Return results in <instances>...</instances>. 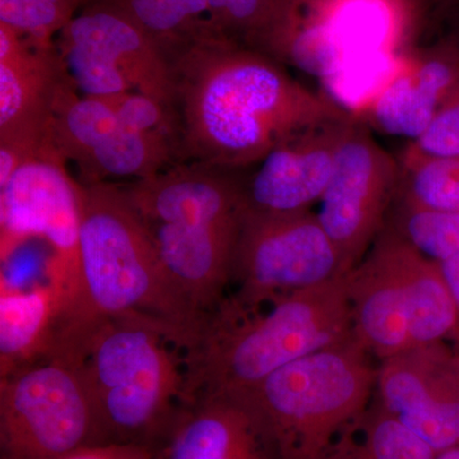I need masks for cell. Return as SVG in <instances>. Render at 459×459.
I'll return each mask as SVG.
<instances>
[{
    "mask_svg": "<svg viewBox=\"0 0 459 459\" xmlns=\"http://www.w3.org/2000/svg\"><path fill=\"white\" fill-rule=\"evenodd\" d=\"M241 220L162 225L143 221L169 277L186 300L204 316H211L216 312L231 283Z\"/></svg>",
    "mask_w": 459,
    "mask_h": 459,
    "instance_id": "obj_18",
    "label": "cell"
},
{
    "mask_svg": "<svg viewBox=\"0 0 459 459\" xmlns=\"http://www.w3.org/2000/svg\"><path fill=\"white\" fill-rule=\"evenodd\" d=\"M153 449L140 444L101 443L83 446L62 459H152Z\"/></svg>",
    "mask_w": 459,
    "mask_h": 459,
    "instance_id": "obj_31",
    "label": "cell"
},
{
    "mask_svg": "<svg viewBox=\"0 0 459 459\" xmlns=\"http://www.w3.org/2000/svg\"><path fill=\"white\" fill-rule=\"evenodd\" d=\"M105 98L110 102L123 126L135 131L165 133L177 146V120L168 108L155 100L135 91Z\"/></svg>",
    "mask_w": 459,
    "mask_h": 459,
    "instance_id": "obj_30",
    "label": "cell"
},
{
    "mask_svg": "<svg viewBox=\"0 0 459 459\" xmlns=\"http://www.w3.org/2000/svg\"><path fill=\"white\" fill-rule=\"evenodd\" d=\"M346 274L340 252L312 210L271 213L247 208L232 268L237 289L222 304L253 312Z\"/></svg>",
    "mask_w": 459,
    "mask_h": 459,
    "instance_id": "obj_8",
    "label": "cell"
},
{
    "mask_svg": "<svg viewBox=\"0 0 459 459\" xmlns=\"http://www.w3.org/2000/svg\"><path fill=\"white\" fill-rule=\"evenodd\" d=\"M83 2H84V0H83Z\"/></svg>",
    "mask_w": 459,
    "mask_h": 459,
    "instance_id": "obj_37",
    "label": "cell"
},
{
    "mask_svg": "<svg viewBox=\"0 0 459 459\" xmlns=\"http://www.w3.org/2000/svg\"><path fill=\"white\" fill-rule=\"evenodd\" d=\"M402 153L411 156H459V83L437 111L427 131L411 141Z\"/></svg>",
    "mask_w": 459,
    "mask_h": 459,
    "instance_id": "obj_29",
    "label": "cell"
},
{
    "mask_svg": "<svg viewBox=\"0 0 459 459\" xmlns=\"http://www.w3.org/2000/svg\"><path fill=\"white\" fill-rule=\"evenodd\" d=\"M179 162L175 142L161 132L117 126L75 165L81 184L147 179Z\"/></svg>",
    "mask_w": 459,
    "mask_h": 459,
    "instance_id": "obj_22",
    "label": "cell"
},
{
    "mask_svg": "<svg viewBox=\"0 0 459 459\" xmlns=\"http://www.w3.org/2000/svg\"><path fill=\"white\" fill-rule=\"evenodd\" d=\"M344 277L253 312L220 305L186 356L188 401L213 392L244 394L286 365L355 337Z\"/></svg>",
    "mask_w": 459,
    "mask_h": 459,
    "instance_id": "obj_4",
    "label": "cell"
},
{
    "mask_svg": "<svg viewBox=\"0 0 459 459\" xmlns=\"http://www.w3.org/2000/svg\"><path fill=\"white\" fill-rule=\"evenodd\" d=\"M353 115L331 117L295 133L243 181L247 210L290 213L312 210L327 189Z\"/></svg>",
    "mask_w": 459,
    "mask_h": 459,
    "instance_id": "obj_13",
    "label": "cell"
},
{
    "mask_svg": "<svg viewBox=\"0 0 459 459\" xmlns=\"http://www.w3.org/2000/svg\"><path fill=\"white\" fill-rule=\"evenodd\" d=\"M105 443L80 370L60 352L0 377V459H62Z\"/></svg>",
    "mask_w": 459,
    "mask_h": 459,
    "instance_id": "obj_7",
    "label": "cell"
},
{
    "mask_svg": "<svg viewBox=\"0 0 459 459\" xmlns=\"http://www.w3.org/2000/svg\"><path fill=\"white\" fill-rule=\"evenodd\" d=\"M56 40L95 54L123 74L135 92L155 100L175 117L177 87L170 57L119 12L93 3L84 5Z\"/></svg>",
    "mask_w": 459,
    "mask_h": 459,
    "instance_id": "obj_17",
    "label": "cell"
},
{
    "mask_svg": "<svg viewBox=\"0 0 459 459\" xmlns=\"http://www.w3.org/2000/svg\"><path fill=\"white\" fill-rule=\"evenodd\" d=\"M178 351L188 353L170 329L128 316L60 329L50 352L80 370L105 443L155 449L188 402L186 355Z\"/></svg>",
    "mask_w": 459,
    "mask_h": 459,
    "instance_id": "obj_3",
    "label": "cell"
},
{
    "mask_svg": "<svg viewBox=\"0 0 459 459\" xmlns=\"http://www.w3.org/2000/svg\"><path fill=\"white\" fill-rule=\"evenodd\" d=\"M83 5V0H0V23L50 47Z\"/></svg>",
    "mask_w": 459,
    "mask_h": 459,
    "instance_id": "obj_27",
    "label": "cell"
},
{
    "mask_svg": "<svg viewBox=\"0 0 459 459\" xmlns=\"http://www.w3.org/2000/svg\"><path fill=\"white\" fill-rule=\"evenodd\" d=\"M179 162L238 171L314 123L346 115L262 51L211 35L171 56Z\"/></svg>",
    "mask_w": 459,
    "mask_h": 459,
    "instance_id": "obj_1",
    "label": "cell"
},
{
    "mask_svg": "<svg viewBox=\"0 0 459 459\" xmlns=\"http://www.w3.org/2000/svg\"><path fill=\"white\" fill-rule=\"evenodd\" d=\"M385 223L433 261L459 255V211L429 212L394 205Z\"/></svg>",
    "mask_w": 459,
    "mask_h": 459,
    "instance_id": "obj_26",
    "label": "cell"
},
{
    "mask_svg": "<svg viewBox=\"0 0 459 459\" xmlns=\"http://www.w3.org/2000/svg\"><path fill=\"white\" fill-rule=\"evenodd\" d=\"M429 0H280L253 49L328 83L377 69L386 78L415 49Z\"/></svg>",
    "mask_w": 459,
    "mask_h": 459,
    "instance_id": "obj_5",
    "label": "cell"
},
{
    "mask_svg": "<svg viewBox=\"0 0 459 459\" xmlns=\"http://www.w3.org/2000/svg\"><path fill=\"white\" fill-rule=\"evenodd\" d=\"M437 263L459 307V255Z\"/></svg>",
    "mask_w": 459,
    "mask_h": 459,
    "instance_id": "obj_32",
    "label": "cell"
},
{
    "mask_svg": "<svg viewBox=\"0 0 459 459\" xmlns=\"http://www.w3.org/2000/svg\"><path fill=\"white\" fill-rule=\"evenodd\" d=\"M434 449L386 412L374 394L368 409L332 444L322 459H435Z\"/></svg>",
    "mask_w": 459,
    "mask_h": 459,
    "instance_id": "obj_24",
    "label": "cell"
},
{
    "mask_svg": "<svg viewBox=\"0 0 459 459\" xmlns=\"http://www.w3.org/2000/svg\"><path fill=\"white\" fill-rule=\"evenodd\" d=\"M65 307V291L49 280L0 287V377L49 355Z\"/></svg>",
    "mask_w": 459,
    "mask_h": 459,
    "instance_id": "obj_20",
    "label": "cell"
},
{
    "mask_svg": "<svg viewBox=\"0 0 459 459\" xmlns=\"http://www.w3.org/2000/svg\"><path fill=\"white\" fill-rule=\"evenodd\" d=\"M80 280L57 331L95 320L143 316L174 332L188 353L211 316L198 312L165 271L150 230L115 183L81 184Z\"/></svg>",
    "mask_w": 459,
    "mask_h": 459,
    "instance_id": "obj_2",
    "label": "cell"
},
{
    "mask_svg": "<svg viewBox=\"0 0 459 459\" xmlns=\"http://www.w3.org/2000/svg\"><path fill=\"white\" fill-rule=\"evenodd\" d=\"M280 0H208L214 35L253 48Z\"/></svg>",
    "mask_w": 459,
    "mask_h": 459,
    "instance_id": "obj_28",
    "label": "cell"
},
{
    "mask_svg": "<svg viewBox=\"0 0 459 459\" xmlns=\"http://www.w3.org/2000/svg\"><path fill=\"white\" fill-rule=\"evenodd\" d=\"M243 181L237 171L177 162L123 189L148 225L228 223L240 221L246 212Z\"/></svg>",
    "mask_w": 459,
    "mask_h": 459,
    "instance_id": "obj_16",
    "label": "cell"
},
{
    "mask_svg": "<svg viewBox=\"0 0 459 459\" xmlns=\"http://www.w3.org/2000/svg\"><path fill=\"white\" fill-rule=\"evenodd\" d=\"M442 22L446 25V35L451 36L453 40L459 44V3L455 7L449 9L442 17Z\"/></svg>",
    "mask_w": 459,
    "mask_h": 459,
    "instance_id": "obj_33",
    "label": "cell"
},
{
    "mask_svg": "<svg viewBox=\"0 0 459 459\" xmlns=\"http://www.w3.org/2000/svg\"><path fill=\"white\" fill-rule=\"evenodd\" d=\"M400 183L394 205L429 212L459 211V156L401 153Z\"/></svg>",
    "mask_w": 459,
    "mask_h": 459,
    "instance_id": "obj_25",
    "label": "cell"
},
{
    "mask_svg": "<svg viewBox=\"0 0 459 459\" xmlns=\"http://www.w3.org/2000/svg\"><path fill=\"white\" fill-rule=\"evenodd\" d=\"M409 304L412 347L459 342V307L439 263L422 255L391 226H385Z\"/></svg>",
    "mask_w": 459,
    "mask_h": 459,
    "instance_id": "obj_21",
    "label": "cell"
},
{
    "mask_svg": "<svg viewBox=\"0 0 459 459\" xmlns=\"http://www.w3.org/2000/svg\"><path fill=\"white\" fill-rule=\"evenodd\" d=\"M429 3H430V4L435 8L437 17L442 20V17L449 11V9L455 7V5L458 4L459 0H429Z\"/></svg>",
    "mask_w": 459,
    "mask_h": 459,
    "instance_id": "obj_34",
    "label": "cell"
},
{
    "mask_svg": "<svg viewBox=\"0 0 459 459\" xmlns=\"http://www.w3.org/2000/svg\"><path fill=\"white\" fill-rule=\"evenodd\" d=\"M152 459H279L243 394H202L184 404Z\"/></svg>",
    "mask_w": 459,
    "mask_h": 459,
    "instance_id": "obj_14",
    "label": "cell"
},
{
    "mask_svg": "<svg viewBox=\"0 0 459 459\" xmlns=\"http://www.w3.org/2000/svg\"><path fill=\"white\" fill-rule=\"evenodd\" d=\"M353 334L380 361L412 349L409 304L385 229L344 277Z\"/></svg>",
    "mask_w": 459,
    "mask_h": 459,
    "instance_id": "obj_19",
    "label": "cell"
},
{
    "mask_svg": "<svg viewBox=\"0 0 459 459\" xmlns=\"http://www.w3.org/2000/svg\"><path fill=\"white\" fill-rule=\"evenodd\" d=\"M92 3L114 9L131 20L170 59L192 42L214 35L208 0H84V5Z\"/></svg>",
    "mask_w": 459,
    "mask_h": 459,
    "instance_id": "obj_23",
    "label": "cell"
},
{
    "mask_svg": "<svg viewBox=\"0 0 459 459\" xmlns=\"http://www.w3.org/2000/svg\"><path fill=\"white\" fill-rule=\"evenodd\" d=\"M458 83L459 44L443 33L433 44L415 48L404 57L368 102L365 117L359 119L370 129L416 140Z\"/></svg>",
    "mask_w": 459,
    "mask_h": 459,
    "instance_id": "obj_15",
    "label": "cell"
},
{
    "mask_svg": "<svg viewBox=\"0 0 459 459\" xmlns=\"http://www.w3.org/2000/svg\"><path fill=\"white\" fill-rule=\"evenodd\" d=\"M400 161L353 117L316 213L347 273L385 229L400 183Z\"/></svg>",
    "mask_w": 459,
    "mask_h": 459,
    "instance_id": "obj_10",
    "label": "cell"
},
{
    "mask_svg": "<svg viewBox=\"0 0 459 459\" xmlns=\"http://www.w3.org/2000/svg\"><path fill=\"white\" fill-rule=\"evenodd\" d=\"M80 226L81 183L56 155L30 160L0 188L2 263L32 238L45 241L48 280L65 291V309L80 280Z\"/></svg>",
    "mask_w": 459,
    "mask_h": 459,
    "instance_id": "obj_9",
    "label": "cell"
},
{
    "mask_svg": "<svg viewBox=\"0 0 459 459\" xmlns=\"http://www.w3.org/2000/svg\"><path fill=\"white\" fill-rule=\"evenodd\" d=\"M435 459H459V446L446 449V451L437 453Z\"/></svg>",
    "mask_w": 459,
    "mask_h": 459,
    "instance_id": "obj_35",
    "label": "cell"
},
{
    "mask_svg": "<svg viewBox=\"0 0 459 459\" xmlns=\"http://www.w3.org/2000/svg\"><path fill=\"white\" fill-rule=\"evenodd\" d=\"M56 44H35L0 23V159L14 168L49 147L51 120L66 80Z\"/></svg>",
    "mask_w": 459,
    "mask_h": 459,
    "instance_id": "obj_11",
    "label": "cell"
},
{
    "mask_svg": "<svg viewBox=\"0 0 459 459\" xmlns=\"http://www.w3.org/2000/svg\"><path fill=\"white\" fill-rule=\"evenodd\" d=\"M352 337L271 374L244 397L279 459H322L376 394L377 368Z\"/></svg>",
    "mask_w": 459,
    "mask_h": 459,
    "instance_id": "obj_6",
    "label": "cell"
},
{
    "mask_svg": "<svg viewBox=\"0 0 459 459\" xmlns=\"http://www.w3.org/2000/svg\"><path fill=\"white\" fill-rule=\"evenodd\" d=\"M376 400L435 453L459 446V355L446 342L380 361Z\"/></svg>",
    "mask_w": 459,
    "mask_h": 459,
    "instance_id": "obj_12",
    "label": "cell"
},
{
    "mask_svg": "<svg viewBox=\"0 0 459 459\" xmlns=\"http://www.w3.org/2000/svg\"><path fill=\"white\" fill-rule=\"evenodd\" d=\"M457 352H458V355H459V350H458V351H457Z\"/></svg>",
    "mask_w": 459,
    "mask_h": 459,
    "instance_id": "obj_36",
    "label": "cell"
}]
</instances>
